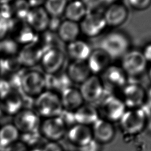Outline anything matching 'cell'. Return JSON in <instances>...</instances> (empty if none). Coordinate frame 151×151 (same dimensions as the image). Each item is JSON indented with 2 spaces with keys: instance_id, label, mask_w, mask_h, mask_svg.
I'll return each instance as SVG.
<instances>
[{
  "instance_id": "cell-1",
  "label": "cell",
  "mask_w": 151,
  "mask_h": 151,
  "mask_svg": "<svg viewBox=\"0 0 151 151\" xmlns=\"http://www.w3.org/2000/svg\"><path fill=\"white\" fill-rule=\"evenodd\" d=\"M131 42L127 34L121 30H113L105 34L100 41L99 48L111 58H122L130 50Z\"/></svg>"
},
{
  "instance_id": "cell-2",
  "label": "cell",
  "mask_w": 151,
  "mask_h": 151,
  "mask_svg": "<svg viewBox=\"0 0 151 151\" xmlns=\"http://www.w3.org/2000/svg\"><path fill=\"white\" fill-rule=\"evenodd\" d=\"M148 119L149 114L143 106L139 109H127L119 123L123 133L129 136H136L145 130Z\"/></svg>"
},
{
  "instance_id": "cell-3",
  "label": "cell",
  "mask_w": 151,
  "mask_h": 151,
  "mask_svg": "<svg viewBox=\"0 0 151 151\" xmlns=\"http://www.w3.org/2000/svg\"><path fill=\"white\" fill-rule=\"evenodd\" d=\"M34 106L37 114L45 119L58 117L63 110L60 96L47 90L35 98Z\"/></svg>"
},
{
  "instance_id": "cell-4",
  "label": "cell",
  "mask_w": 151,
  "mask_h": 151,
  "mask_svg": "<svg viewBox=\"0 0 151 151\" xmlns=\"http://www.w3.org/2000/svg\"><path fill=\"white\" fill-rule=\"evenodd\" d=\"M99 117L113 123L119 122L127 110L120 98L107 93L98 103Z\"/></svg>"
},
{
  "instance_id": "cell-5",
  "label": "cell",
  "mask_w": 151,
  "mask_h": 151,
  "mask_svg": "<svg viewBox=\"0 0 151 151\" xmlns=\"http://www.w3.org/2000/svg\"><path fill=\"white\" fill-rule=\"evenodd\" d=\"M46 90L45 74L35 69L25 70L21 79V93L29 97L36 98Z\"/></svg>"
},
{
  "instance_id": "cell-6",
  "label": "cell",
  "mask_w": 151,
  "mask_h": 151,
  "mask_svg": "<svg viewBox=\"0 0 151 151\" xmlns=\"http://www.w3.org/2000/svg\"><path fill=\"white\" fill-rule=\"evenodd\" d=\"M79 91L84 103L93 105L98 104L106 93L101 79L94 74L80 84Z\"/></svg>"
},
{
  "instance_id": "cell-7",
  "label": "cell",
  "mask_w": 151,
  "mask_h": 151,
  "mask_svg": "<svg viewBox=\"0 0 151 151\" xmlns=\"http://www.w3.org/2000/svg\"><path fill=\"white\" fill-rule=\"evenodd\" d=\"M121 60V68L127 76L137 77L142 74L146 70L147 61L142 52L139 50H129Z\"/></svg>"
},
{
  "instance_id": "cell-8",
  "label": "cell",
  "mask_w": 151,
  "mask_h": 151,
  "mask_svg": "<svg viewBox=\"0 0 151 151\" xmlns=\"http://www.w3.org/2000/svg\"><path fill=\"white\" fill-rule=\"evenodd\" d=\"M64 52L58 47H54L45 51L40 64L45 74H56L61 71L65 62Z\"/></svg>"
},
{
  "instance_id": "cell-9",
  "label": "cell",
  "mask_w": 151,
  "mask_h": 151,
  "mask_svg": "<svg viewBox=\"0 0 151 151\" xmlns=\"http://www.w3.org/2000/svg\"><path fill=\"white\" fill-rule=\"evenodd\" d=\"M79 25L81 32L90 38L97 37L107 27L103 14L97 11L88 12Z\"/></svg>"
},
{
  "instance_id": "cell-10",
  "label": "cell",
  "mask_w": 151,
  "mask_h": 151,
  "mask_svg": "<svg viewBox=\"0 0 151 151\" xmlns=\"http://www.w3.org/2000/svg\"><path fill=\"white\" fill-rule=\"evenodd\" d=\"M40 133L50 142H56L62 139L66 134L67 128L61 119L58 117L45 118L40 123Z\"/></svg>"
},
{
  "instance_id": "cell-11",
  "label": "cell",
  "mask_w": 151,
  "mask_h": 151,
  "mask_svg": "<svg viewBox=\"0 0 151 151\" xmlns=\"http://www.w3.org/2000/svg\"><path fill=\"white\" fill-rule=\"evenodd\" d=\"M146 95V91L141 86L129 84L123 88L121 99L127 109H139L145 104Z\"/></svg>"
},
{
  "instance_id": "cell-12",
  "label": "cell",
  "mask_w": 151,
  "mask_h": 151,
  "mask_svg": "<svg viewBox=\"0 0 151 151\" xmlns=\"http://www.w3.org/2000/svg\"><path fill=\"white\" fill-rule=\"evenodd\" d=\"M40 123L38 114L28 109L20 110L14 119V125L22 133L39 130Z\"/></svg>"
},
{
  "instance_id": "cell-13",
  "label": "cell",
  "mask_w": 151,
  "mask_h": 151,
  "mask_svg": "<svg viewBox=\"0 0 151 151\" xmlns=\"http://www.w3.org/2000/svg\"><path fill=\"white\" fill-rule=\"evenodd\" d=\"M103 14L107 26L116 28L126 21L129 12L124 4L115 2L110 4Z\"/></svg>"
},
{
  "instance_id": "cell-14",
  "label": "cell",
  "mask_w": 151,
  "mask_h": 151,
  "mask_svg": "<svg viewBox=\"0 0 151 151\" xmlns=\"http://www.w3.org/2000/svg\"><path fill=\"white\" fill-rule=\"evenodd\" d=\"M10 34L11 37L22 47L35 43L38 33L30 27L25 21H15Z\"/></svg>"
},
{
  "instance_id": "cell-15",
  "label": "cell",
  "mask_w": 151,
  "mask_h": 151,
  "mask_svg": "<svg viewBox=\"0 0 151 151\" xmlns=\"http://www.w3.org/2000/svg\"><path fill=\"white\" fill-rule=\"evenodd\" d=\"M65 135L69 142L78 148L87 145L93 139L91 126L78 123L69 127Z\"/></svg>"
},
{
  "instance_id": "cell-16",
  "label": "cell",
  "mask_w": 151,
  "mask_h": 151,
  "mask_svg": "<svg viewBox=\"0 0 151 151\" xmlns=\"http://www.w3.org/2000/svg\"><path fill=\"white\" fill-rule=\"evenodd\" d=\"M93 139L100 144H107L113 140L116 130L114 124L99 118L91 126Z\"/></svg>"
},
{
  "instance_id": "cell-17",
  "label": "cell",
  "mask_w": 151,
  "mask_h": 151,
  "mask_svg": "<svg viewBox=\"0 0 151 151\" xmlns=\"http://www.w3.org/2000/svg\"><path fill=\"white\" fill-rule=\"evenodd\" d=\"M50 16L43 6L31 8L26 19V23L40 34L48 29Z\"/></svg>"
},
{
  "instance_id": "cell-18",
  "label": "cell",
  "mask_w": 151,
  "mask_h": 151,
  "mask_svg": "<svg viewBox=\"0 0 151 151\" xmlns=\"http://www.w3.org/2000/svg\"><path fill=\"white\" fill-rule=\"evenodd\" d=\"M23 104V94L17 90L12 88L0 97L1 109L8 114L15 115L22 110Z\"/></svg>"
},
{
  "instance_id": "cell-19",
  "label": "cell",
  "mask_w": 151,
  "mask_h": 151,
  "mask_svg": "<svg viewBox=\"0 0 151 151\" xmlns=\"http://www.w3.org/2000/svg\"><path fill=\"white\" fill-rule=\"evenodd\" d=\"M43 51L35 42L22 47L17 56L23 67H32L40 64Z\"/></svg>"
},
{
  "instance_id": "cell-20",
  "label": "cell",
  "mask_w": 151,
  "mask_h": 151,
  "mask_svg": "<svg viewBox=\"0 0 151 151\" xmlns=\"http://www.w3.org/2000/svg\"><path fill=\"white\" fill-rule=\"evenodd\" d=\"M111 58L100 48L92 50L86 62L92 74L103 73L110 65Z\"/></svg>"
},
{
  "instance_id": "cell-21",
  "label": "cell",
  "mask_w": 151,
  "mask_h": 151,
  "mask_svg": "<svg viewBox=\"0 0 151 151\" xmlns=\"http://www.w3.org/2000/svg\"><path fill=\"white\" fill-rule=\"evenodd\" d=\"M103 74L104 78L101 81L104 87L107 85L112 88H123L127 84V76L121 67L110 65Z\"/></svg>"
},
{
  "instance_id": "cell-22",
  "label": "cell",
  "mask_w": 151,
  "mask_h": 151,
  "mask_svg": "<svg viewBox=\"0 0 151 151\" xmlns=\"http://www.w3.org/2000/svg\"><path fill=\"white\" fill-rule=\"evenodd\" d=\"M71 83L81 84L92 74L86 61H73L68 65L66 71Z\"/></svg>"
},
{
  "instance_id": "cell-23",
  "label": "cell",
  "mask_w": 151,
  "mask_h": 151,
  "mask_svg": "<svg viewBox=\"0 0 151 151\" xmlns=\"http://www.w3.org/2000/svg\"><path fill=\"white\" fill-rule=\"evenodd\" d=\"M60 96L63 108L65 110L74 112L84 103L79 89L72 86L64 90Z\"/></svg>"
},
{
  "instance_id": "cell-24",
  "label": "cell",
  "mask_w": 151,
  "mask_h": 151,
  "mask_svg": "<svg viewBox=\"0 0 151 151\" xmlns=\"http://www.w3.org/2000/svg\"><path fill=\"white\" fill-rule=\"evenodd\" d=\"M76 123L91 126L99 118L97 107L84 103L74 111Z\"/></svg>"
},
{
  "instance_id": "cell-25",
  "label": "cell",
  "mask_w": 151,
  "mask_h": 151,
  "mask_svg": "<svg viewBox=\"0 0 151 151\" xmlns=\"http://www.w3.org/2000/svg\"><path fill=\"white\" fill-rule=\"evenodd\" d=\"M92 50L84 40L77 39L67 46V53L73 61H87Z\"/></svg>"
},
{
  "instance_id": "cell-26",
  "label": "cell",
  "mask_w": 151,
  "mask_h": 151,
  "mask_svg": "<svg viewBox=\"0 0 151 151\" xmlns=\"http://www.w3.org/2000/svg\"><path fill=\"white\" fill-rule=\"evenodd\" d=\"M57 32L58 38L68 44L78 39L81 31L78 22L65 19L61 21Z\"/></svg>"
},
{
  "instance_id": "cell-27",
  "label": "cell",
  "mask_w": 151,
  "mask_h": 151,
  "mask_svg": "<svg viewBox=\"0 0 151 151\" xmlns=\"http://www.w3.org/2000/svg\"><path fill=\"white\" fill-rule=\"evenodd\" d=\"M87 12V9L81 0H72L68 2L63 14L65 19L78 23Z\"/></svg>"
},
{
  "instance_id": "cell-28",
  "label": "cell",
  "mask_w": 151,
  "mask_h": 151,
  "mask_svg": "<svg viewBox=\"0 0 151 151\" xmlns=\"http://www.w3.org/2000/svg\"><path fill=\"white\" fill-rule=\"evenodd\" d=\"M23 68L17 55L0 56V76L15 73Z\"/></svg>"
},
{
  "instance_id": "cell-29",
  "label": "cell",
  "mask_w": 151,
  "mask_h": 151,
  "mask_svg": "<svg viewBox=\"0 0 151 151\" xmlns=\"http://www.w3.org/2000/svg\"><path fill=\"white\" fill-rule=\"evenodd\" d=\"M19 131L14 124H7L0 129V147L6 148L17 141Z\"/></svg>"
},
{
  "instance_id": "cell-30",
  "label": "cell",
  "mask_w": 151,
  "mask_h": 151,
  "mask_svg": "<svg viewBox=\"0 0 151 151\" xmlns=\"http://www.w3.org/2000/svg\"><path fill=\"white\" fill-rule=\"evenodd\" d=\"M14 19L17 21H25L31 9L25 0H15L11 4Z\"/></svg>"
},
{
  "instance_id": "cell-31",
  "label": "cell",
  "mask_w": 151,
  "mask_h": 151,
  "mask_svg": "<svg viewBox=\"0 0 151 151\" xmlns=\"http://www.w3.org/2000/svg\"><path fill=\"white\" fill-rule=\"evenodd\" d=\"M67 0H45L43 6L50 17H60L64 14Z\"/></svg>"
},
{
  "instance_id": "cell-32",
  "label": "cell",
  "mask_w": 151,
  "mask_h": 151,
  "mask_svg": "<svg viewBox=\"0 0 151 151\" xmlns=\"http://www.w3.org/2000/svg\"><path fill=\"white\" fill-rule=\"evenodd\" d=\"M21 48L11 37L8 36L0 41V56L17 55Z\"/></svg>"
},
{
  "instance_id": "cell-33",
  "label": "cell",
  "mask_w": 151,
  "mask_h": 151,
  "mask_svg": "<svg viewBox=\"0 0 151 151\" xmlns=\"http://www.w3.org/2000/svg\"><path fill=\"white\" fill-rule=\"evenodd\" d=\"M0 19L6 22H11L15 20L11 4L0 5Z\"/></svg>"
},
{
  "instance_id": "cell-34",
  "label": "cell",
  "mask_w": 151,
  "mask_h": 151,
  "mask_svg": "<svg viewBox=\"0 0 151 151\" xmlns=\"http://www.w3.org/2000/svg\"><path fill=\"white\" fill-rule=\"evenodd\" d=\"M40 134L41 133L39 130L23 133L21 142L25 143L28 147L29 145H34L38 142L40 137Z\"/></svg>"
},
{
  "instance_id": "cell-35",
  "label": "cell",
  "mask_w": 151,
  "mask_h": 151,
  "mask_svg": "<svg viewBox=\"0 0 151 151\" xmlns=\"http://www.w3.org/2000/svg\"><path fill=\"white\" fill-rule=\"evenodd\" d=\"M15 20L6 22L0 19V41L8 37L15 22Z\"/></svg>"
},
{
  "instance_id": "cell-36",
  "label": "cell",
  "mask_w": 151,
  "mask_h": 151,
  "mask_svg": "<svg viewBox=\"0 0 151 151\" xmlns=\"http://www.w3.org/2000/svg\"><path fill=\"white\" fill-rule=\"evenodd\" d=\"M59 117L61 119L63 123L66 126L67 129L71 126L76 124L74 112L73 111H70L63 109L62 113Z\"/></svg>"
},
{
  "instance_id": "cell-37",
  "label": "cell",
  "mask_w": 151,
  "mask_h": 151,
  "mask_svg": "<svg viewBox=\"0 0 151 151\" xmlns=\"http://www.w3.org/2000/svg\"><path fill=\"white\" fill-rule=\"evenodd\" d=\"M130 6L135 10L143 11L151 5V0H127Z\"/></svg>"
},
{
  "instance_id": "cell-38",
  "label": "cell",
  "mask_w": 151,
  "mask_h": 151,
  "mask_svg": "<svg viewBox=\"0 0 151 151\" xmlns=\"http://www.w3.org/2000/svg\"><path fill=\"white\" fill-rule=\"evenodd\" d=\"M101 145L94 139L87 145L78 147V151H101Z\"/></svg>"
},
{
  "instance_id": "cell-39",
  "label": "cell",
  "mask_w": 151,
  "mask_h": 151,
  "mask_svg": "<svg viewBox=\"0 0 151 151\" xmlns=\"http://www.w3.org/2000/svg\"><path fill=\"white\" fill-rule=\"evenodd\" d=\"M5 149V151H29L28 147L21 141H17Z\"/></svg>"
},
{
  "instance_id": "cell-40",
  "label": "cell",
  "mask_w": 151,
  "mask_h": 151,
  "mask_svg": "<svg viewBox=\"0 0 151 151\" xmlns=\"http://www.w3.org/2000/svg\"><path fill=\"white\" fill-rule=\"evenodd\" d=\"M40 151H64L62 146L56 142H49L46 143Z\"/></svg>"
},
{
  "instance_id": "cell-41",
  "label": "cell",
  "mask_w": 151,
  "mask_h": 151,
  "mask_svg": "<svg viewBox=\"0 0 151 151\" xmlns=\"http://www.w3.org/2000/svg\"><path fill=\"white\" fill-rule=\"evenodd\" d=\"M61 21H62L60 19V17H50L47 30L52 32L57 31Z\"/></svg>"
},
{
  "instance_id": "cell-42",
  "label": "cell",
  "mask_w": 151,
  "mask_h": 151,
  "mask_svg": "<svg viewBox=\"0 0 151 151\" xmlns=\"http://www.w3.org/2000/svg\"><path fill=\"white\" fill-rule=\"evenodd\" d=\"M86 7L87 9V11H94V9L100 4L102 0H81Z\"/></svg>"
},
{
  "instance_id": "cell-43",
  "label": "cell",
  "mask_w": 151,
  "mask_h": 151,
  "mask_svg": "<svg viewBox=\"0 0 151 151\" xmlns=\"http://www.w3.org/2000/svg\"><path fill=\"white\" fill-rule=\"evenodd\" d=\"M143 106L149 115L150 112H151V87L146 91V101Z\"/></svg>"
},
{
  "instance_id": "cell-44",
  "label": "cell",
  "mask_w": 151,
  "mask_h": 151,
  "mask_svg": "<svg viewBox=\"0 0 151 151\" xmlns=\"http://www.w3.org/2000/svg\"><path fill=\"white\" fill-rule=\"evenodd\" d=\"M142 52L147 63H151V43L147 44Z\"/></svg>"
},
{
  "instance_id": "cell-45",
  "label": "cell",
  "mask_w": 151,
  "mask_h": 151,
  "mask_svg": "<svg viewBox=\"0 0 151 151\" xmlns=\"http://www.w3.org/2000/svg\"><path fill=\"white\" fill-rule=\"evenodd\" d=\"M31 8L41 6L44 4L45 0H25Z\"/></svg>"
},
{
  "instance_id": "cell-46",
  "label": "cell",
  "mask_w": 151,
  "mask_h": 151,
  "mask_svg": "<svg viewBox=\"0 0 151 151\" xmlns=\"http://www.w3.org/2000/svg\"><path fill=\"white\" fill-rule=\"evenodd\" d=\"M15 0H0V5L1 4H11Z\"/></svg>"
},
{
  "instance_id": "cell-47",
  "label": "cell",
  "mask_w": 151,
  "mask_h": 151,
  "mask_svg": "<svg viewBox=\"0 0 151 151\" xmlns=\"http://www.w3.org/2000/svg\"><path fill=\"white\" fill-rule=\"evenodd\" d=\"M148 77H149L150 81H151V65L150 66V67L148 70Z\"/></svg>"
},
{
  "instance_id": "cell-48",
  "label": "cell",
  "mask_w": 151,
  "mask_h": 151,
  "mask_svg": "<svg viewBox=\"0 0 151 151\" xmlns=\"http://www.w3.org/2000/svg\"><path fill=\"white\" fill-rule=\"evenodd\" d=\"M3 112H4V111H3V110H2L1 107V106H0V116L2 115V113Z\"/></svg>"
}]
</instances>
